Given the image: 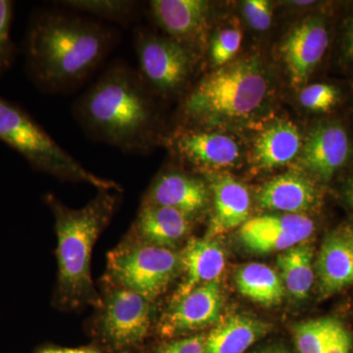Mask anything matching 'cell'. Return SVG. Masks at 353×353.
<instances>
[{"label":"cell","mask_w":353,"mask_h":353,"mask_svg":"<svg viewBox=\"0 0 353 353\" xmlns=\"http://www.w3.org/2000/svg\"><path fill=\"white\" fill-rule=\"evenodd\" d=\"M118 32L70 10L44 9L32 15L25 39L26 68L46 92L80 87L117 43Z\"/></svg>","instance_id":"1"},{"label":"cell","mask_w":353,"mask_h":353,"mask_svg":"<svg viewBox=\"0 0 353 353\" xmlns=\"http://www.w3.org/2000/svg\"><path fill=\"white\" fill-rule=\"evenodd\" d=\"M152 90L138 71L113 62L73 104V115L88 137L129 154L148 152L163 138Z\"/></svg>","instance_id":"2"},{"label":"cell","mask_w":353,"mask_h":353,"mask_svg":"<svg viewBox=\"0 0 353 353\" xmlns=\"http://www.w3.org/2000/svg\"><path fill=\"white\" fill-rule=\"evenodd\" d=\"M117 194L119 192L99 190L97 196L80 209L68 208L53 194L46 196L54 216L57 236L55 299L60 307H101L102 296L92 283L90 259L94 243L117 208Z\"/></svg>","instance_id":"3"},{"label":"cell","mask_w":353,"mask_h":353,"mask_svg":"<svg viewBox=\"0 0 353 353\" xmlns=\"http://www.w3.org/2000/svg\"><path fill=\"white\" fill-rule=\"evenodd\" d=\"M268 92V80L257 60L230 62L204 76L183 97L185 126L245 119L261 108Z\"/></svg>","instance_id":"4"},{"label":"cell","mask_w":353,"mask_h":353,"mask_svg":"<svg viewBox=\"0 0 353 353\" xmlns=\"http://www.w3.org/2000/svg\"><path fill=\"white\" fill-rule=\"evenodd\" d=\"M0 141L25 158L32 169L63 182L85 183L99 190L120 192L114 181L94 175L63 150L29 113L0 97Z\"/></svg>","instance_id":"5"},{"label":"cell","mask_w":353,"mask_h":353,"mask_svg":"<svg viewBox=\"0 0 353 353\" xmlns=\"http://www.w3.org/2000/svg\"><path fill=\"white\" fill-rule=\"evenodd\" d=\"M182 272L181 252L125 239L109 252L108 285L136 292L154 301Z\"/></svg>","instance_id":"6"},{"label":"cell","mask_w":353,"mask_h":353,"mask_svg":"<svg viewBox=\"0 0 353 353\" xmlns=\"http://www.w3.org/2000/svg\"><path fill=\"white\" fill-rule=\"evenodd\" d=\"M138 73L155 95L172 97L182 94L196 68L194 50L167 36L145 30L134 32Z\"/></svg>","instance_id":"7"},{"label":"cell","mask_w":353,"mask_h":353,"mask_svg":"<svg viewBox=\"0 0 353 353\" xmlns=\"http://www.w3.org/2000/svg\"><path fill=\"white\" fill-rule=\"evenodd\" d=\"M95 321V333L110 353H137L150 334L152 301L108 285Z\"/></svg>","instance_id":"8"},{"label":"cell","mask_w":353,"mask_h":353,"mask_svg":"<svg viewBox=\"0 0 353 353\" xmlns=\"http://www.w3.org/2000/svg\"><path fill=\"white\" fill-rule=\"evenodd\" d=\"M164 143L185 163L205 170H219L240 161V145L233 137L204 127L180 126L165 136Z\"/></svg>","instance_id":"9"},{"label":"cell","mask_w":353,"mask_h":353,"mask_svg":"<svg viewBox=\"0 0 353 353\" xmlns=\"http://www.w3.org/2000/svg\"><path fill=\"white\" fill-rule=\"evenodd\" d=\"M353 143L347 128L340 120L318 123L309 132L301 152V163L323 183L333 180L352 162Z\"/></svg>","instance_id":"10"},{"label":"cell","mask_w":353,"mask_h":353,"mask_svg":"<svg viewBox=\"0 0 353 353\" xmlns=\"http://www.w3.org/2000/svg\"><path fill=\"white\" fill-rule=\"evenodd\" d=\"M314 221L304 214H265L246 221L239 232L246 250L259 254L285 252L307 241Z\"/></svg>","instance_id":"11"},{"label":"cell","mask_w":353,"mask_h":353,"mask_svg":"<svg viewBox=\"0 0 353 353\" xmlns=\"http://www.w3.org/2000/svg\"><path fill=\"white\" fill-rule=\"evenodd\" d=\"M330 32L321 15L309 16L294 26L281 46L292 87L303 88L328 50Z\"/></svg>","instance_id":"12"},{"label":"cell","mask_w":353,"mask_h":353,"mask_svg":"<svg viewBox=\"0 0 353 353\" xmlns=\"http://www.w3.org/2000/svg\"><path fill=\"white\" fill-rule=\"evenodd\" d=\"M222 305L218 281L201 285L179 301L170 303L159 322L160 336L171 340L213 326L219 322Z\"/></svg>","instance_id":"13"},{"label":"cell","mask_w":353,"mask_h":353,"mask_svg":"<svg viewBox=\"0 0 353 353\" xmlns=\"http://www.w3.org/2000/svg\"><path fill=\"white\" fill-rule=\"evenodd\" d=\"M210 197L209 185L202 179L170 169L153 181L143 203L176 209L194 220L208 208Z\"/></svg>","instance_id":"14"},{"label":"cell","mask_w":353,"mask_h":353,"mask_svg":"<svg viewBox=\"0 0 353 353\" xmlns=\"http://www.w3.org/2000/svg\"><path fill=\"white\" fill-rule=\"evenodd\" d=\"M150 12L167 37L194 51L208 27L210 6L203 0H153Z\"/></svg>","instance_id":"15"},{"label":"cell","mask_w":353,"mask_h":353,"mask_svg":"<svg viewBox=\"0 0 353 353\" xmlns=\"http://www.w3.org/2000/svg\"><path fill=\"white\" fill-rule=\"evenodd\" d=\"M194 220L176 209L141 203L127 240L176 250L189 239Z\"/></svg>","instance_id":"16"},{"label":"cell","mask_w":353,"mask_h":353,"mask_svg":"<svg viewBox=\"0 0 353 353\" xmlns=\"http://www.w3.org/2000/svg\"><path fill=\"white\" fill-rule=\"evenodd\" d=\"M209 189L213 213L205 238L213 240L243 226L248 220L252 201L245 185L229 175L211 176Z\"/></svg>","instance_id":"17"},{"label":"cell","mask_w":353,"mask_h":353,"mask_svg":"<svg viewBox=\"0 0 353 353\" xmlns=\"http://www.w3.org/2000/svg\"><path fill=\"white\" fill-rule=\"evenodd\" d=\"M183 281L170 303L179 301L196 288L218 281L225 268V253L217 241L190 239L181 252Z\"/></svg>","instance_id":"18"},{"label":"cell","mask_w":353,"mask_h":353,"mask_svg":"<svg viewBox=\"0 0 353 353\" xmlns=\"http://www.w3.org/2000/svg\"><path fill=\"white\" fill-rule=\"evenodd\" d=\"M319 201V190L311 179L299 173H285L268 181L257 194L262 208L289 214H303Z\"/></svg>","instance_id":"19"},{"label":"cell","mask_w":353,"mask_h":353,"mask_svg":"<svg viewBox=\"0 0 353 353\" xmlns=\"http://www.w3.org/2000/svg\"><path fill=\"white\" fill-rule=\"evenodd\" d=\"M318 288L322 299L353 284V248L343 232L325 239L316 261Z\"/></svg>","instance_id":"20"},{"label":"cell","mask_w":353,"mask_h":353,"mask_svg":"<svg viewBox=\"0 0 353 353\" xmlns=\"http://www.w3.org/2000/svg\"><path fill=\"white\" fill-rule=\"evenodd\" d=\"M303 145L299 128L290 121H278L259 132L255 139L253 163L262 170L285 166L301 153Z\"/></svg>","instance_id":"21"},{"label":"cell","mask_w":353,"mask_h":353,"mask_svg":"<svg viewBox=\"0 0 353 353\" xmlns=\"http://www.w3.org/2000/svg\"><path fill=\"white\" fill-rule=\"evenodd\" d=\"M271 329L268 322L254 316H230L218 322L206 336L204 353H245Z\"/></svg>","instance_id":"22"},{"label":"cell","mask_w":353,"mask_h":353,"mask_svg":"<svg viewBox=\"0 0 353 353\" xmlns=\"http://www.w3.org/2000/svg\"><path fill=\"white\" fill-rule=\"evenodd\" d=\"M234 282L241 296L265 307L278 305L284 299L282 279L267 265H243L236 271Z\"/></svg>","instance_id":"23"},{"label":"cell","mask_w":353,"mask_h":353,"mask_svg":"<svg viewBox=\"0 0 353 353\" xmlns=\"http://www.w3.org/2000/svg\"><path fill=\"white\" fill-rule=\"evenodd\" d=\"M313 259L314 248L308 241L289 248L278 256L285 289L297 301L305 299L314 284Z\"/></svg>","instance_id":"24"},{"label":"cell","mask_w":353,"mask_h":353,"mask_svg":"<svg viewBox=\"0 0 353 353\" xmlns=\"http://www.w3.org/2000/svg\"><path fill=\"white\" fill-rule=\"evenodd\" d=\"M57 3L67 10L125 27L134 23L139 11L138 2L132 0H66Z\"/></svg>","instance_id":"25"},{"label":"cell","mask_w":353,"mask_h":353,"mask_svg":"<svg viewBox=\"0 0 353 353\" xmlns=\"http://www.w3.org/2000/svg\"><path fill=\"white\" fill-rule=\"evenodd\" d=\"M336 321L334 318H321L297 324L294 328L297 352L324 353Z\"/></svg>","instance_id":"26"},{"label":"cell","mask_w":353,"mask_h":353,"mask_svg":"<svg viewBox=\"0 0 353 353\" xmlns=\"http://www.w3.org/2000/svg\"><path fill=\"white\" fill-rule=\"evenodd\" d=\"M341 101V90L331 83H317L304 85L299 102L304 108L314 112H329Z\"/></svg>","instance_id":"27"},{"label":"cell","mask_w":353,"mask_h":353,"mask_svg":"<svg viewBox=\"0 0 353 353\" xmlns=\"http://www.w3.org/2000/svg\"><path fill=\"white\" fill-rule=\"evenodd\" d=\"M14 2L0 0V78L11 69L17 55V48L11 37Z\"/></svg>","instance_id":"28"},{"label":"cell","mask_w":353,"mask_h":353,"mask_svg":"<svg viewBox=\"0 0 353 353\" xmlns=\"http://www.w3.org/2000/svg\"><path fill=\"white\" fill-rule=\"evenodd\" d=\"M243 34L240 28L226 27L216 32L210 46V58L218 68L230 63L240 50Z\"/></svg>","instance_id":"29"},{"label":"cell","mask_w":353,"mask_h":353,"mask_svg":"<svg viewBox=\"0 0 353 353\" xmlns=\"http://www.w3.org/2000/svg\"><path fill=\"white\" fill-rule=\"evenodd\" d=\"M243 15L248 25L255 31L264 32L272 24V6L266 0H248L243 3Z\"/></svg>","instance_id":"30"},{"label":"cell","mask_w":353,"mask_h":353,"mask_svg":"<svg viewBox=\"0 0 353 353\" xmlns=\"http://www.w3.org/2000/svg\"><path fill=\"white\" fill-rule=\"evenodd\" d=\"M205 341L206 334H203L171 339L162 343L154 353H204Z\"/></svg>","instance_id":"31"},{"label":"cell","mask_w":353,"mask_h":353,"mask_svg":"<svg viewBox=\"0 0 353 353\" xmlns=\"http://www.w3.org/2000/svg\"><path fill=\"white\" fill-rule=\"evenodd\" d=\"M338 60L339 63L345 68H353V9L341 26Z\"/></svg>","instance_id":"32"},{"label":"cell","mask_w":353,"mask_h":353,"mask_svg":"<svg viewBox=\"0 0 353 353\" xmlns=\"http://www.w3.org/2000/svg\"><path fill=\"white\" fill-rule=\"evenodd\" d=\"M352 334L343 326V323L336 320L324 353H352Z\"/></svg>","instance_id":"33"},{"label":"cell","mask_w":353,"mask_h":353,"mask_svg":"<svg viewBox=\"0 0 353 353\" xmlns=\"http://www.w3.org/2000/svg\"><path fill=\"white\" fill-rule=\"evenodd\" d=\"M341 199L347 204V208L353 210V173L348 176L347 181L341 188Z\"/></svg>","instance_id":"34"},{"label":"cell","mask_w":353,"mask_h":353,"mask_svg":"<svg viewBox=\"0 0 353 353\" xmlns=\"http://www.w3.org/2000/svg\"><path fill=\"white\" fill-rule=\"evenodd\" d=\"M38 353H99L94 350H87V348H62L48 347L41 350Z\"/></svg>","instance_id":"35"},{"label":"cell","mask_w":353,"mask_h":353,"mask_svg":"<svg viewBox=\"0 0 353 353\" xmlns=\"http://www.w3.org/2000/svg\"><path fill=\"white\" fill-rule=\"evenodd\" d=\"M255 353H290L289 350L282 343H270L260 348L259 352Z\"/></svg>","instance_id":"36"},{"label":"cell","mask_w":353,"mask_h":353,"mask_svg":"<svg viewBox=\"0 0 353 353\" xmlns=\"http://www.w3.org/2000/svg\"><path fill=\"white\" fill-rule=\"evenodd\" d=\"M341 232L345 234V238L350 241V245H352L353 248V224L350 225V226H347Z\"/></svg>","instance_id":"37"}]
</instances>
